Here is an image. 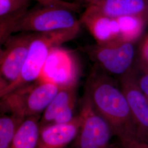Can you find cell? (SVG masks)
I'll return each mask as SVG.
<instances>
[{
  "label": "cell",
  "instance_id": "obj_17",
  "mask_svg": "<svg viewBox=\"0 0 148 148\" xmlns=\"http://www.w3.org/2000/svg\"><path fill=\"white\" fill-rule=\"evenodd\" d=\"M26 11L0 18V50L11 36L14 34L16 25Z\"/></svg>",
  "mask_w": 148,
  "mask_h": 148
},
{
  "label": "cell",
  "instance_id": "obj_20",
  "mask_svg": "<svg viewBox=\"0 0 148 148\" xmlns=\"http://www.w3.org/2000/svg\"><path fill=\"white\" fill-rule=\"evenodd\" d=\"M76 101H74L64 108L56 116L51 124L66 123L72 121L74 119V110Z\"/></svg>",
  "mask_w": 148,
  "mask_h": 148
},
{
  "label": "cell",
  "instance_id": "obj_11",
  "mask_svg": "<svg viewBox=\"0 0 148 148\" xmlns=\"http://www.w3.org/2000/svg\"><path fill=\"white\" fill-rule=\"evenodd\" d=\"M79 115L69 122L40 127L36 148H65L74 142L79 130Z\"/></svg>",
  "mask_w": 148,
  "mask_h": 148
},
{
  "label": "cell",
  "instance_id": "obj_14",
  "mask_svg": "<svg viewBox=\"0 0 148 148\" xmlns=\"http://www.w3.org/2000/svg\"><path fill=\"white\" fill-rule=\"evenodd\" d=\"M77 84L60 88L57 95L42 113L40 127L51 124L56 116L64 108L76 101Z\"/></svg>",
  "mask_w": 148,
  "mask_h": 148
},
{
  "label": "cell",
  "instance_id": "obj_26",
  "mask_svg": "<svg viewBox=\"0 0 148 148\" xmlns=\"http://www.w3.org/2000/svg\"><path fill=\"white\" fill-rule=\"evenodd\" d=\"M65 1H68V0H65Z\"/></svg>",
  "mask_w": 148,
  "mask_h": 148
},
{
  "label": "cell",
  "instance_id": "obj_23",
  "mask_svg": "<svg viewBox=\"0 0 148 148\" xmlns=\"http://www.w3.org/2000/svg\"><path fill=\"white\" fill-rule=\"evenodd\" d=\"M137 84L139 88L148 99V71H144L140 77H137Z\"/></svg>",
  "mask_w": 148,
  "mask_h": 148
},
{
  "label": "cell",
  "instance_id": "obj_1",
  "mask_svg": "<svg viewBox=\"0 0 148 148\" xmlns=\"http://www.w3.org/2000/svg\"><path fill=\"white\" fill-rule=\"evenodd\" d=\"M85 94L97 112L109 123L114 136L126 132L142 134L133 120L121 87L97 66L87 81Z\"/></svg>",
  "mask_w": 148,
  "mask_h": 148
},
{
  "label": "cell",
  "instance_id": "obj_10",
  "mask_svg": "<svg viewBox=\"0 0 148 148\" xmlns=\"http://www.w3.org/2000/svg\"><path fill=\"white\" fill-rule=\"evenodd\" d=\"M87 27L97 44L111 42L121 38L116 18L86 9L79 19Z\"/></svg>",
  "mask_w": 148,
  "mask_h": 148
},
{
  "label": "cell",
  "instance_id": "obj_5",
  "mask_svg": "<svg viewBox=\"0 0 148 148\" xmlns=\"http://www.w3.org/2000/svg\"><path fill=\"white\" fill-rule=\"evenodd\" d=\"M34 34L12 35L0 50V99L13 90L21 75Z\"/></svg>",
  "mask_w": 148,
  "mask_h": 148
},
{
  "label": "cell",
  "instance_id": "obj_24",
  "mask_svg": "<svg viewBox=\"0 0 148 148\" xmlns=\"http://www.w3.org/2000/svg\"><path fill=\"white\" fill-rule=\"evenodd\" d=\"M82 2H84L85 3H86L87 5H90L95 0H80Z\"/></svg>",
  "mask_w": 148,
  "mask_h": 148
},
{
  "label": "cell",
  "instance_id": "obj_2",
  "mask_svg": "<svg viewBox=\"0 0 148 148\" xmlns=\"http://www.w3.org/2000/svg\"><path fill=\"white\" fill-rule=\"evenodd\" d=\"M60 88L54 84L38 79L16 88L0 99V109L21 119L38 116Z\"/></svg>",
  "mask_w": 148,
  "mask_h": 148
},
{
  "label": "cell",
  "instance_id": "obj_25",
  "mask_svg": "<svg viewBox=\"0 0 148 148\" xmlns=\"http://www.w3.org/2000/svg\"><path fill=\"white\" fill-rule=\"evenodd\" d=\"M113 148H123L121 146L118 144H114L113 145Z\"/></svg>",
  "mask_w": 148,
  "mask_h": 148
},
{
  "label": "cell",
  "instance_id": "obj_13",
  "mask_svg": "<svg viewBox=\"0 0 148 148\" xmlns=\"http://www.w3.org/2000/svg\"><path fill=\"white\" fill-rule=\"evenodd\" d=\"M40 131L37 117L23 119L16 128L9 148H36Z\"/></svg>",
  "mask_w": 148,
  "mask_h": 148
},
{
  "label": "cell",
  "instance_id": "obj_12",
  "mask_svg": "<svg viewBox=\"0 0 148 148\" xmlns=\"http://www.w3.org/2000/svg\"><path fill=\"white\" fill-rule=\"evenodd\" d=\"M112 18L136 16L148 24V0H95L87 7Z\"/></svg>",
  "mask_w": 148,
  "mask_h": 148
},
{
  "label": "cell",
  "instance_id": "obj_16",
  "mask_svg": "<svg viewBox=\"0 0 148 148\" xmlns=\"http://www.w3.org/2000/svg\"><path fill=\"white\" fill-rule=\"evenodd\" d=\"M0 113V148H9L21 119L2 109Z\"/></svg>",
  "mask_w": 148,
  "mask_h": 148
},
{
  "label": "cell",
  "instance_id": "obj_21",
  "mask_svg": "<svg viewBox=\"0 0 148 148\" xmlns=\"http://www.w3.org/2000/svg\"><path fill=\"white\" fill-rule=\"evenodd\" d=\"M36 1L43 5L58 6L69 9L74 12H79L81 6L79 4L74 2H70L65 0H30Z\"/></svg>",
  "mask_w": 148,
  "mask_h": 148
},
{
  "label": "cell",
  "instance_id": "obj_19",
  "mask_svg": "<svg viewBox=\"0 0 148 148\" xmlns=\"http://www.w3.org/2000/svg\"><path fill=\"white\" fill-rule=\"evenodd\" d=\"M30 0H0V18L25 12Z\"/></svg>",
  "mask_w": 148,
  "mask_h": 148
},
{
  "label": "cell",
  "instance_id": "obj_7",
  "mask_svg": "<svg viewBox=\"0 0 148 148\" xmlns=\"http://www.w3.org/2000/svg\"><path fill=\"white\" fill-rule=\"evenodd\" d=\"M97 66L105 73L121 77L131 69L134 57L133 43L121 38L106 44H97L85 50Z\"/></svg>",
  "mask_w": 148,
  "mask_h": 148
},
{
  "label": "cell",
  "instance_id": "obj_8",
  "mask_svg": "<svg viewBox=\"0 0 148 148\" xmlns=\"http://www.w3.org/2000/svg\"><path fill=\"white\" fill-rule=\"evenodd\" d=\"M79 77V69L74 54L58 46L49 53L38 79L62 88L77 84Z\"/></svg>",
  "mask_w": 148,
  "mask_h": 148
},
{
  "label": "cell",
  "instance_id": "obj_4",
  "mask_svg": "<svg viewBox=\"0 0 148 148\" xmlns=\"http://www.w3.org/2000/svg\"><path fill=\"white\" fill-rule=\"evenodd\" d=\"M27 10L16 25L14 34H40L80 28L74 11L58 7L43 5Z\"/></svg>",
  "mask_w": 148,
  "mask_h": 148
},
{
  "label": "cell",
  "instance_id": "obj_22",
  "mask_svg": "<svg viewBox=\"0 0 148 148\" xmlns=\"http://www.w3.org/2000/svg\"><path fill=\"white\" fill-rule=\"evenodd\" d=\"M140 57L144 71H148V36L142 44L140 50Z\"/></svg>",
  "mask_w": 148,
  "mask_h": 148
},
{
  "label": "cell",
  "instance_id": "obj_6",
  "mask_svg": "<svg viewBox=\"0 0 148 148\" xmlns=\"http://www.w3.org/2000/svg\"><path fill=\"white\" fill-rule=\"evenodd\" d=\"M78 115L80 125L74 141L75 148H113L111 127L95 110L86 94Z\"/></svg>",
  "mask_w": 148,
  "mask_h": 148
},
{
  "label": "cell",
  "instance_id": "obj_15",
  "mask_svg": "<svg viewBox=\"0 0 148 148\" xmlns=\"http://www.w3.org/2000/svg\"><path fill=\"white\" fill-rule=\"evenodd\" d=\"M121 38L130 42H135L140 36L147 22L136 16H123L116 18Z\"/></svg>",
  "mask_w": 148,
  "mask_h": 148
},
{
  "label": "cell",
  "instance_id": "obj_9",
  "mask_svg": "<svg viewBox=\"0 0 148 148\" xmlns=\"http://www.w3.org/2000/svg\"><path fill=\"white\" fill-rule=\"evenodd\" d=\"M120 87L138 130L148 138V99L139 88L137 76L132 69L120 77Z\"/></svg>",
  "mask_w": 148,
  "mask_h": 148
},
{
  "label": "cell",
  "instance_id": "obj_18",
  "mask_svg": "<svg viewBox=\"0 0 148 148\" xmlns=\"http://www.w3.org/2000/svg\"><path fill=\"white\" fill-rule=\"evenodd\" d=\"M115 136L123 148H148V138L139 133H119Z\"/></svg>",
  "mask_w": 148,
  "mask_h": 148
},
{
  "label": "cell",
  "instance_id": "obj_3",
  "mask_svg": "<svg viewBox=\"0 0 148 148\" xmlns=\"http://www.w3.org/2000/svg\"><path fill=\"white\" fill-rule=\"evenodd\" d=\"M80 28L34 34L29 46L21 75L14 90L39 79L44 63L53 48L74 39ZM13 91V90H12Z\"/></svg>",
  "mask_w": 148,
  "mask_h": 148
}]
</instances>
